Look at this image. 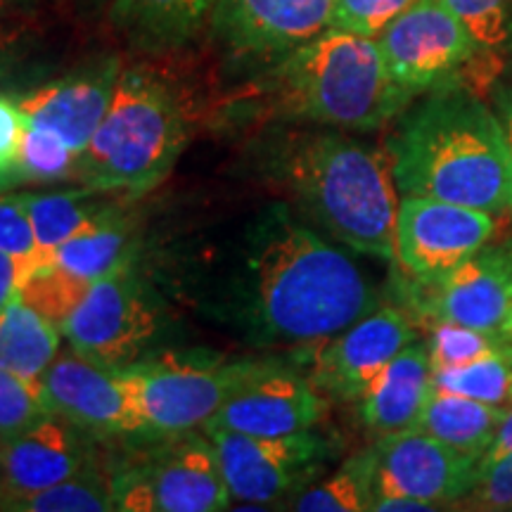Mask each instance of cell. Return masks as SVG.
<instances>
[{
    "label": "cell",
    "mask_w": 512,
    "mask_h": 512,
    "mask_svg": "<svg viewBox=\"0 0 512 512\" xmlns=\"http://www.w3.org/2000/svg\"><path fill=\"white\" fill-rule=\"evenodd\" d=\"M328 413V396L320 392L311 377L268 361L204 427H221L256 437H285L313 430L328 418Z\"/></svg>",
    "instance_id": "cell-16"
},
{
    "label": "cell",
    "mask_w": 512,
    "mask_h": 512,
    "mask_svg": "<svg viewBox=\"0 0 512 512\" xmlns=\"http://www.w3.org/2000/svg\"><path fill=\"white\" fill-rule=\"evenodd\" d=\"M413 3L415 0H335L330 27L377 38Z\"/></svg>",
    "instance_id": "cell-35"
},
{
    "label": "cell",
    "mask_w": 512,
    "mask_h": 512,
    "mask_svg": "<svg viewBox=\"0 0 512 512\" xmlns=\"http://www.w3.org/2000/svg\"><path fill=\"white\" fill-rule=\"evenodd\" d=\"M271 95L285 117L363 133L389 124L415 100L389 74L375 38L332 27L280 57Z\"/></svg>",
    "instance_id": "cell-4"
},
{
    "label": "cell",
    "mask_w": 512,
    "mask_h": 512,
    "mask_svg": "<svg viewBox=\"0 0 512 512\" xmlns=\"http://www.w3.org/2000/svg\"><path fill=\"white\" fill-rule=\"evenodd\" d=\"M0 252L17 259L29 271H36L41 266L34 226H31L22 195L0 192Z\"/></svg>",
    "instance_id": "cell-36"
},
{
    "label": "cell",
    "mask_w": 512,
    "mask_h": 512,
    "mask_svg": "<svg viewBox=\"0 0 512 512\" xmlns=\"http://www.w3.org/2000/svg\"><path fill=\"white\" fill-rule=\"evenodd\" d=\"M498 216L430 197H401L396 261L413 283H432L453 271L496 235Z\"/></svg>",
    "instance_id": "cell-12"
},
{
    "label": "cell",
    "mask_w": 512,
    "mask_h": 512,
    "mask_svg": "<svg viewBox=\"0 0 512 512\" xmlns=\"http://www.w3.org/2000/svg\"><path fill=\"white\" fill-rule=\"evenodd\" d=\"M444 5L465 24L479 53L512 46V0H444Z\"/></svg>",
    "instance_id": "cell-33"
},
{
    "label": "cell",
    "mask_w": 512,
    "mask_h": 512,
    "mask_svg": "<svg viewBox=\"0 0 512 512\" xmlns=\"http://www.w3.org/2000/svg\"><path fill=\"white\" fill-rule=\"evenodd\" d=\"M62 330L15 297L0 311V368L36 387L60 354Z\"/></svg>",
    "instance_id": "cell-24"
},
{
    "label": "cell",
    "mask_w": 512,
    "mask_h": 512,
    "mask_svg": "<svg viewBox=\"0 0 512 512\" xmlns=\"http://www.w3.org/2000/svg\"><path fill=\"white\" fill-rule=\"evenodd\" d=\"M114 510L219 512L228 510V484L207 434H169V441L112 475Z\"/></svg>",
    "instance_id": "cell-6"
},
{
    "label": "cell",
    "mask_w": 512,
    "mask_h": 512,
    "mask_svg": "<svg viewBox=\"0 0 512 512\" xmlns=\"http://www.w3.org/2000/svg\"><path fill=\"white\" fill-rule=\"evenodd\" d=\"M29 273L34 271H29V268L19 264L17 259L0 252V311L17 297L19 285L24 283V278H27Z\"/></svg>",
    "instance_id": "cell-39"
},
{
    "label": "cell",
    "mask_w": 512,
    "mask_h": 512,
    "mask_svg": "<svg viewBox=\"0 0 512 512\" xmlns=\"http://www.w3.org/2000/svg\"><path fill=\"white\" fill-rule=\"evenodd\" d=\"M413 311L430 323L446 320L501 335L512 313V252L484 247L432 283L413 285Z\"/></svg>",
    "instance_id": "cell-15"
},
{
    "label": "cell",
    "mask_w": 512,
    "mask_h": 512,
    "mask_svg": "<svg viewBox=\"0 0 512 512\" xmlns=\"http://www.w3.org/2000/svg\"><path fill=\"white\" fill-rule=\"evenodd\" d=\"M27 117L17 105L15 95L0 93V192L17 183L19 145Z\"/></svg>",
    "instance_id": "cell-38"
},
{
    "label": "cell",
    "mask_w": 512,
    "mask_h": 512,
    "mask_svg": "<svg viewBox=\"0 0 512 512\" xmlns=\"http://www.w3.org/2000/svg\"><path fill=\"white\" fill-rule=\"evenodd\" d=\"M91 467L86 432L48 415L27 432L0 441V498L31 494Z\"/></svg>",
    "instance_id": "cell-19"
},
{
    "label": "cell",
    "mask_w": 512,
    "mask_h": 512,
    "mask_svg": "<svg viewBox=\"0 0 512 512\" xmlns=\"http://www.w3.org/2000/svg\"><path fill=\"white\" fill-rule=\"evenodd\" d=\"M335 0H216L211 31L230 53L280 60L330 29Z\"/></svg>",
    "instance_id": "cell-17"
},
{
    "label": "cell",
    "mask_w": 512,
    "mask_h": 512,
    "mask_svg": "<svg viewBox=\"0 0 512 512\" xmlns=\"http://www.w3.org/2000/svg\"><path fill=\"white\" fill-rule=\"evenodd\" d=\"M401 197L512 214V162L491 105L458 81L434 88L387 143Z\"/></svg>",
    "instance_id": "cell-2"
},
{
    "label": "cell",
    "mask_w": 512,
    "mask_h": 512,
    "mask_svg": "<svg viewBox=\"0 0 512 512\" xmlns=\"http://www.w3.org/2000/svg\"><path fill=\"white\" fill-rule=\"evenodd\" d=\"M377 306L375 287L344 249L285 204L268 211L242 280V313L259 339L318 347Z\"/></svg>",
    "instance_id": "cell-1"
},
{
    "label": "cell",
    "mask_w": 512,
    "mask_h": 512,
    "mask_svg": "<svg viewBox=\"0 0 512 512\" xmlns=\"http://www.w3.org/2000/svg\"><path fill=\"white\" fill-rule=\"evenodd\" d=\"M501 337H503L505 351H508V356H510V361H512V313H510V318L505 320V325H503V330H501Z\"/></svg>",
    "instance_id": "cell-43"
},
{
    "label": "cell",
    "mask_w": 512,
    "mask_h": 512,
    "mask_svg": "<svg viewBox=\"0 0 512 512\" xmlns=\"http://www.w3.org/2000/svg\"><path fill=\"white\" fill-rule=\"evenodd\" d=\"M83 3H88V5H100V3H107V5H110V0H83Z\"/></svg>",
    "instance_id": "cell-44"
},
{
    "label": "cell",
    "mask_w": 512,
    "mask_h": 512,
    "mask_svg": "<svg viewBox=\"0 0 512 512\" xmlns=\"http://www.w3.org/2000/svg\"><path fill=\"white\" fill-rule=\"evenodd\" d=\"M216 0H110V24L140 53L178 50L211 24Z\"/></svg>",
    "instance_id": "cell-21"
},
{
    "label": "cell",
    "mask_w": 512,
    "mask_h": 512,
    "mask_svg": "<svg viewBox=\"0 0 512 512\" xmlns=\"http://www.w3.org/2000/svg\"><path fill=\"white\" fill-rule=\"evenodd\" d=\"M76 169L79 152H74L55 131L27 119L19 145L17 183H62L69 178L76 181Z\"/></svg>",
    "instance_id": "cell-30"
},
{
    "label": "cell",
    "mask_w": 512,
    "mask_h": 512,
    "mask_svg": "<svg viewBox=\"0 0 512 512\" xmlns=\"http://www.w3.org/2000/svg\"><path fill=\"white\" fill-rule=\"evenodd\" d=\"M48 38L38 15L0 19V93L34 83L46 69Z\"/></svg>",
    "instance_id": "cell-28"
},
{
    "label": "cell",
    "mask_w": 512,
    "mask_h": 512,
    "mask_svg": "<svg viewBox=\"0 0 512 512\" xmlns=\"http://www.w3.org/2000/svg\"><path fill=\"white\" fill-rule=\"evenodd\" d=\"M389 74L415 98L456 79L479 48L444 0L415 3L375 38Z\"/></svg>",
    "instance_id": "cell-11"
},
{
    "label": "cell",
    "mask_w": 512,
    "mask_h": 512,
    "mask_svg": "<svg viewBox=\"0 0 512 512\" xmlns=\"http://www.w3.org/2000/svg\"><path fill=\"white\" fill-rule=\"evenodd\" d=\"M432 389L463 394L491 406H512V361L508 351L456 368H432Z\"/></svg>",
    "instance_id": "cell-29"
},
{
    "label": "cell",
    "mask_w": 512,
    "mask_h": 512,
    "mask_svg": "<svg viewBox=\"0 0 512 512\" xmlns=\"http://www.w3.org/2000/svg\"><path fill=\"white\" fill-rule=\"evenodd\" d=\"M48 415L41 387L0 368V441L27 432Z\"/></svg>",
    "instance_id": "cell-34"
},
{
    "label": "cell",
    "mask_w": 512,
    "mask_h": 512,
    "mask_svg": "<svg viewBox=\"0 0 512 512\" xmlns=\"http://www.w3.org/2000/svg\"><path fill=\"white\" fill-rule=\"evenodd\" d=\"M418 339V320L399 306H377L318 344L311 380L325 396L361 401L384 368Z\"/></svg>",
    "instance_id": "cell-13"
},
{
    "label": "cell",
    "mask_w": 512,
    "mask_h": 512,
    "mask_svg": "<svg viewBox=\"0 0 512 512\" xmlns=\"http://www.w3.org/2000/svg\"><path fill=\"white\" fill-rule=\"evenodd\" d=\"M188 140L176 88L145 67H124L105 119L79 155L76 183L102 192L152 190L169 176Z\"/></svg>",
    "instance_id": "cell-5"
},
{
    "label": "cell",
    "mask_w": 512,
    "mask_h": 512,
    "mask_svg": "<svg viewBox=\"0 0 512 512\" xmlns=\"http://www.w3.org/2000/svg\"><path fill=\"white\" fill-rule=\"evenodd\" d=\"M136 247V230L128 226L124 216L112 214L64 242L50 264L67 268L69 273L95 283V280L131 268L136 259Z\"/></svg>",
    "instance_id": "cell-25"
},
{
    "label": "cell",
    "mask_w": 512,
    "mask_h": 512,
    "mask_svg": "<svg viewBox=\"0 0 512 512\" xmlns=\"http://www.w3.org/2000/svg\"><path fill=\"white\" fill-rule=\"evenodd\" d=\"M34 226L41 264H50L57 249L107 216L117 214V204L105 200L102 192L81 185L79 190L60 192H19Z\"/></svg>",
    "instance_id": "cell-22"
},
{
    "label": "cell",
    "mask_w": 512,
    "mask_h": 512,
    "mask_svg": "<svg viewBox=\"0 0 512 512\" xmlns=\"http://www.w3.org/2000/svg\"><path fill=\"white\" fill-rule=\"evenodd\" d=\"M505 411L508 408L491 406V403L470 399V396L432 389L425 411L420 415L418 430L479 460L494 441Z\"/></svg>",
    "instance_id": "cell-23"
},
{
    "label": "cell",
    "mask_w": 512,
    "mask_h": 512,
    "mask_svg": "<svg viewBox=\"0 0 512 512\" xmlns=\"http://www.w3.org/2000/svg\"><path fill=\"white\" fill-rule=\"evenodd\" d=\"M121 69L119 57H98L57 79L36 83L29 91L15 95V100L24 117L55 131L81 155L110 110Z\"/></svg>",
    "instance_id": "cell-18"
},
{
    "label": "cell",
    "mask_w": 512,
    "mask_h": 512,
    "mask_svg": "<svg viewBox=\"0 0 512 512\" xmlns=\"http://www.w3.org/2000/svg\"><path fill=\"white\" fill-rule=\"evenodd\" d=\"M375 496H408L437 508L465 501L475 486L477 458L418 430L377 437Z\"/></svg>",
    "instance_id": "cell-14"
},
{
    "label": "cell",
    "mask_w": 512,
    "mask_h": 512,
    "mask_svg": "<svg viewBox=\"0 0 512 512\" xmlns=\"http://www.w3.org/2000/svg\"><path fill=\"white\" fill-rule=\"evenodd\" d=\"M275 171L287 197L328 238L396 261L401 195L387 147L332 131L292 133L280 145Z\"/></svg>",
    "instance_id": "cell-3"
},
{
    "label": "cell",
    "mask_w": 512,
    "mask_h": 512,
    "mask_svg": "<svg viewBox=\"0 0 512 512\" xmlns=\"http://www.w3.org/2000/svg\"><path fill=\"white\" fill-rule=\"evenodd\" d=\"M0 510L8 512H105L114 510L112 475L86 467L79 475L31 494L3 496Z\"/></svg>",
    "instance_id": "cell-26"
},
{
    "label": "cell",
    "mask_w": 512,
    "mask_h": 512,
    "mask_svg": "<svg viewBox=\"0 0 512 512\" xmlns=\"http://www.w3.org/2000/svg\"><path fill=\"white\" fill-rule=\"evenodd\" d=\"M375 498V451L356 453L335 475L306 489L292 501L299 512H363Z\"/></svg>",
    "instance_id": "cell-27"
},
{
    "label": "cell",
    "mask_w": 512,
    "mask_h": 512,
    "mask_svg": "<svg viewBox=\"0 0 512 512\" xmlns=\"http://www.w3.org/2000/svg\"><path fill=\"white\" fill-rule=\"evenodd\" d=\"M41 5L43 0H0V19L38 15Z\"/></svg>",
    "instance_id": "cell-42"
},
{
    "label": "cell",
    "mask_w": 512,
    "mask_h": 512,
    "mask_svg": "<svg viewBox=\"0 0 512 512\" xmlns=\"http://www.w3.org/2000/svg\"><path fill=\"white\" fill-rule=\"evenodd\" d=\"M432 392V363L425 339H415L382 370L361 399V418L377 437L418 427Z\"/></svg>",
    "instance_id": "cell-20"
},
{
    "label": "cell",
    "mask_w": 512,
    "mask_h": 512,
    "mask_svg": "<svg viewBox=\"0 0 512 512\" xmlns=\"http://www.w3.org/2000/svg\"><path fill=\"white\" fill-rule=\"evenodd\" d=\"M268 361L169 363L131 366L147 434L192 432L204 427L221 406Z\"/></svg>",
    "instance_id": "cell-7"
},
{
    "label": "cell",
    "mask_w": 512,
    "mask_h": 512,
    "mask_svg": "<svg viewBox=\"0 0 512 512\" xmlns=\"http://www.w3.org/2000/svg\"><path fill=\"white\" fill-rule=\"evenodd\" d=\"M50 415L93 437L147 434L131 368H107L76 351L57 354L41 380Z\"/></svg>",
    "instance_id": "cell-9"
},
{
    "label": "cell",
    "mask_w": 512,
    "mask_h": 512,
    "mask_svg": "<svg viewBox=\"0 0 512 512\" xmlns=\"http://www.w3.org/2000/svg\"><path fill=\"white\" fill-rule=\"evenodd\" d=\"M422 328H425V344L432 368L465 366V363L505 351L503 337L494 332L465 328V325L446 323V320H430V323H422Z\"/></svg>",
    "instance_id": "cell-32"
},
{
    "label": "cell",
    "mask_w": 512,
    "mask_h": 512,
    "mask_svg": "<svg viewBox=\"0 0 512 512\" xmlns=\"http://www.w3.org/2000/svg\"><path fill=\"white\" fill-rule=\"evenodd\" d=\"M508 83H512V55H510V62H508Z\"/></svg>",
    "instance_id": "cell-45"
},
{
    "label": "cell",
    "mask_w": 512,
    "mask_h": 512,
    "mask_svg": "<svg viewBox=\"0 0 512 512\" xmlns=\"http://www.w3.org/2000/svg\"><path fill=\"white\" fill-rule=\"evenodd\" d=\"M214 444L233 503H275L302 486L328 458V441L313 430L285 437H256L204 427Z\"/></svg>",
    "instance_id": "cell-10"
},
{
    "label": "cell",
    "mask_w": 512,
    "mask_h": 512,
    "mask_svg": "<svg viewBox=\"0 0 512 512\" xmlns=\"http://www.w3.org/2000/svg\"><path fill=\"white\" fill-rule=\"evenodd\" d=\"M69 347L107 368L136 366L157 335V311L133 268L95 280L62 325Z\"/></svg>",
    "instance_id": "cell-8"
},
{
    "label": "cell",
    "mask_w": 512,
    "mask_h": 512,
    "mask_svg": "<svg viewBox=\"0 0 512 512\" xmlns=\"http://www.w3.org/2000/svg\"><path fill=\"white\" fill-rule=\"evenodd\" d=\"M491 110H494L498 124H501L505 147L512 162V83L501 81L491 91Z\"/></svg>",
    "instance_id": "cell-40"
},
{
    "label": "cell",
    "mask_w": 512,
    "mask_h": 512,
    "mask_svg": "<svg viewBox=\"0 0 512 512\" xmlns=\"http://www.w3.org/2000/svg\"><path fill=\"white\" fill-rule=\"evenodd\" d=\"M91 285V280L79 278V275L69 273L67 268L57 264H41L34 273L24 278L17 297L50 320L55 328L62 330V325L76 311V306L83 302Z\"/></svg>",
    "instance_id": "cell-31"
},
{
    "label": "cell",
    "mask_w": 512,
    "mask_h": 512,
    "mask_svg": "<svg viewBox=\"0 0 512 512\" xmlns=\"http://www.w3.org/2000/svg\"><path fill=\"white\" fill-rule=\"evenodd\" d=\"M465 503L475 510H512V451L494 463L477 467L475 486Z\"/></svg>",
    "instance_id": "cell-37"
},
{
    "label": "cell",
    "mask_w": 512,
    "mask_h": 512,
    "mask_svg": "<svg viewBox=\"0 0 512 512\" xmlns=\"http://www.w3.org/2000/svg\"><path fill=\"white\" fill-rule=\"evenodd\" d=\"M510 451H512V406L508 408V411H505V418L501 422V427H498L496 437L489 444V448H486V451L482 453V458L477 460V467L494 463V460L503 458L505 453H510Z\"/></svg>",
    "instance_id": "cell-41"
}]
</instances>
